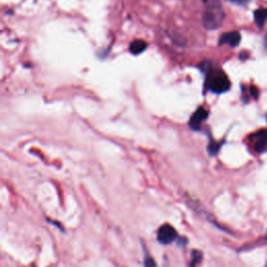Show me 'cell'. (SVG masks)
Segmentation results:
<instances>
[{
	"instance_id": "13",
	"label": "cell",
	"mask_w": 267,
	"mask_h": 267,
	"mask_svg": "<svg viewBox=\"0 0 267 267\" xmlns=\"http://www.w3.org/2000/svg\"><path fill=\"white\" fill-rule=\"evenodd\" d=\"M231 1L236 2V3H244L246 0H231Z\"/></svg>"
},
{
	"instance_id": "1",
	"label": "cell",
	"mask_w": 267,
	"mask_h": 267,
	"mask_svg": "<svg viewBox=\"0 0 267 267\" xmlns=\"http://www.w3.org/2000/svg\"><path fill=\"white\" fill-rule=\"evenodd\" d=\"M224 19V11L219 0H209L206 4L203 21L207 29H217L221 27Z\"/></svg>"
},
{
	"instance_id": "3",
	"label": "cell",
	"mask_w": 267,
	"mask_h": 267,
	"mask_svg": "<svg viewBox=\"0 0 267 267\" xmlns=\"http://www.w3.org/2000/svg\"><path fill=\"white\" fill-rule=\"evenodd\" d=\"M158 241L162 244H170L178 238V232L169 223H165L158 230Z\"/></svg>"
},
{
	"instance_id": "2",
	"label": "cell",
	"mask_w": 267,
	"mask_h": 267,
	"mask_svg": "<svg viewBox=\"0 0 267 267\" xmlns=\"http://www.w3.org/2000/svg\"><path fill=\"white\" fill-rule=\"evenodd\" d=\"M207 74V87L213 93H224L230 89V80L222 70L217 69H203Z\"/></svg>"
},
{
	"instance_id": "7",
	"label": "cell",
	"mask_w": 267,
	"mask_h": 267,
	"mask_svg": "<svg viewBox=\"0 0 267 267\" xmlns=\"http://www.w3.org/2000/svg\"><path fill=\"white\" fill-rule=\"evenodd\" d=\"M147 47V43L143 40H135L130 45V52L133 54H139L143 53Z\"/></svg>"
},
{
	"instance_id": "9",
	"label": "cell",
	"mask_w": 267,
	"mask_h": 267,
	"mask_svg": "<svg viewBox=\"0 0 267 267\" xmlns=\"http://www.w3.org/2000/svg\"><path fill=\"white\" fill-rule=\"evenodd\" d=\"M191 259H192L191 267L196 266L198 263H200V261H202V253L198 252V250H193L191 255Z\"/></svg>"
},
{
	"instance_id": "11",
	"label": "cell",
	"mask_w": 267,
	"mask_h": 267,
	"mask_svg": "<svg viewBox=\"0 0 267 267\" xmlns=\"http://www.w3.org/2000/svg\"><path fill=\"white\" fill-rule=\"evenodd\" d=\"M144 266L145 267H157V264L154 260V258L150 257V256H146L145 260H144Z\"/></svg>"
},
{
	"instance_id": "5",
	"label": "cell",
	"mask_w": 267,
	"mask_h": 267,
	"mask_svg": "<svg viewBox=\"0 0 267 267\" xmlns=\"http://www.w3.org/2000/svg\"><path fill=\"white\" fill-rule=\"evenodd\" d=\"M208 111L204 107H198L197 110L195 111V113L192 115V117L190 118L189 124L192 130L194 131H198L200 128V124L203 123V121H205L208 118Z\"/></svg>"
},
{
	"instance_id": "15",
	"label": "cell",
	"mask_w": 267,
	"mask_h": 267,
	"mask_svg": "<svg viewBox=\"0 0 267 267\" xmlns=\"http://www.w3.org/2000/svg\"><path fill=\"white\" fill-rule=\"evenodd\" d=\"M266 267H267V265H266Z\"/></svg>"
},
{
	"instance_id": "8",
	"label": "cell",
	"mask_w": 267,
	"mask_h": 267,
	"mask_svg": "<svg viewBox=\"0 0 267 267\" xmlns=\"http://www.w3.org/2000/svg\"><path fill=\"white\" fill-rule=\"evenodd\" d=\"M254 17L256 23L258 24L259 27H262L265 21L267 20V8H259V10L255 11Z\"/></svg>"
},
{
	"instance_id": "14",
	"label": "cell",
	"mask_w": 267,
	"mask_h": 267,
	"mask_svg": "<svg viewBox=\"0 0 267 267\" xmlns=\"http://www.w3.org/2000/svg\"><path fill=\"white\" fill-rule=\"evenodd\" d=\"M266 44H267V36H266Z\"/></svg>"
},
{
	"instance_id": "10",
	"label": "cell",
	"mask_w": 267,
	"mask_h": 267,
	"mask_svg": "<svg viewBox=\"0 0 267 267\" xmlns=\"http://www.w3.org/2000/svg\"><path fill=\"white\" fill-rule=\"evenodd\" d=\"M219 148H220V144L215 143V142H212V143L209 145V147H208V152L211 154V156H215L217 153H218Z\"/></svg>"
},
{
	"instance_id": "4",
	"label": "cell",
	"mask_w": 267,
	"mask_h": 267,
	"mask_svg": "<svg viewBox=\"0 0 267 267\" xmlns=\"http://www.w3.org/2000/svg\"><path fill=\"white\" fill-rule=\"evenodd\" d=\"M249 139L253 142V148L256 152L261 153L267 144V131H259L253 136H250Z\"/></svg>"
},
{
	"instance_id": "6",
	"label": "cell",
	"mask_w": 267,
	"mask_h": 267,
	"mask_svg": "<svg viewBox=\"0 0 267 267\" xmlns=\"http://www.w3.org/2000/svg\"><path fill=\"white\" fill-rule=\"evenodd\" d=\"M240 33L238 31H229L225 32L220 37L219 44L220 45H230L231 47H236L240 43Z\"/></svg>"
},
{
	"instance_id": "12",
	"label": "cell",
	"mask_w": 267,
	"mask_h": 267,
	"mask_svg": "<svg viewBox=\"0 0 267 267\" xmlns=\"http://www.w3.org/2000/svg\"><path fill=\"white\" fill-rule=\"evenodd\" d=\"M250 94L254 98H258L259 96V90L257 89V87H250Z\"/></svg>"
}]
</instances>
